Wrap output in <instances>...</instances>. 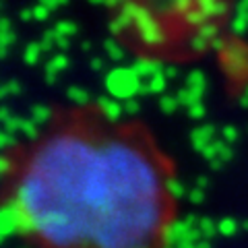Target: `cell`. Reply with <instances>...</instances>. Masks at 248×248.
<instances>
[{
    "label": "cell",
    "mask_w": 248,
    "mask_h": 248,
    "mask_svg": "<svg viewBox=\"0 0 248 248\" xmlns=\"http://www.w3.org/2000/svg\"><path fill=\"white\" fill-rule=\"evenodd\" d=\"M174 180L143 122L77 106L9 153L0 207L33 248H166Z\"/></svg>",
    "instance_id": "1"
}]
</instances>
